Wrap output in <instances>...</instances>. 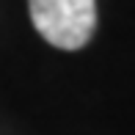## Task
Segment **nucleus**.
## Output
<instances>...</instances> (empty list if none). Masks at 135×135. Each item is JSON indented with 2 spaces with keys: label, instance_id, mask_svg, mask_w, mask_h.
Wrapping results in <instances>:
<instances>
[{
  "label": "nucleus",
  "instance_id": "obj_1",
  "mask_svg": "<svg viewBox=\"0 0 135 135\" xmlns=\"http://www.w3.org/2000/svg\"><path fill=\"white\" fill-rule=\"evenodd\" d=\"M33 28L58 50H80L97 28V0H28Z\"/></svg>",
  "mask_w": 135,
  "mask_h": 135
}]
</instances>
